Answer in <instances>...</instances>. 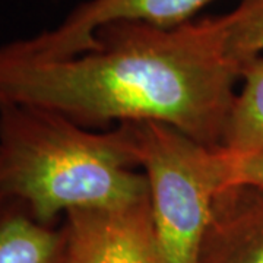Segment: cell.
I'll return each instance as SVG.
<instances>
[{"instance_id": "cell-5", "label": "cell", "mask_w": 263, "mask_h": 263, "mask_svg": "<svg viewBox=\"0 0 263 263\" xmlns=\"http://www.w3.org/2000/svg\"><path fill=\"white\" fill-rule=\"evenodd\" d=\"M215 0H88L56 28L31 38L27 47L48 57L73 56L94 46L95 31L111 22L130 21L158 28H176Z\"/></svg>"}, {"instance_id": "cell-9", "label": "cell", "mask_w": 263, "mask_h": 263, "mask_svg": "<svg viewBox=\"0 0 263 263\" xmlns=\"http://www.w3.org/2000/svg\"><path fill=\"white\" fill-rule=\"evenodd\" d=\"M227 54L241 67L254 57L263 56V0H241L222 16Z\"/></svg>"}, {"instance_id": "cell-4", "label": "cell", "mask_w": 263, "mask_h": 263, "mask_svg": "<svg viewBox=\"0 0 263 263\" xmlns=\"http://www.w3.org/2000/svg\"><path fill=\"white\" fill-rule=\"evenodd\" d=\"M62 226L67 263H162L149 199L111 209H73Z\"/></svg>"}, {"instance_id": "cell-1", "label": "cell", "mask_w": 263, "mask_h": 263, "mask_svg": "<svg viewBox=\"0 0 263 263\" xmlns=\"http://www.w3.org/2000/svg\"><path fill=\"white\" fill-rule=\"evenodd\" d=\"M237 82L222 16L168 29L111 22L89 50L66 57L38 54L22 40L0 46V105L41 108L86 129L160 122L218 148Z\"/></svg>"}, {"instance_id": "cell-8", "label": "cell", "mask_w": 263, "mask_h": 263, "mask_svg": "<svg viewBox=\"0 0 263 263\" xmlns=\"http://www.w3.org/2000/svg\"><path fill=\"white\" fill-rule=\"evenodd\" d=\"M240 81L221 142L230 154L263 149V56L241 65Z\"/></svg>"}, {"instance_id": "cell-2", "label": "cell", "mask_w": 263, "mask_h": 263, "mask_svg": "<svg viewBox=\"0 0 263 263\" xmlns=\"http://www.w3.org/2000/svg\"><path fill=\"white\" fill-rule=\"evenodd\" d=\"M130 123L91 132L41 108L0 105V203L44 226L73 209H111L149 199Z\"/></svg>"}, {"instance_id": "cell-6", "label": "cell", "mask_w": 263, "mask_h": 263, "mask_svg": "<svg viewBox=\"0 0 263 263\" xmlns=\"http://www.w3.org/2000/svg\"><path fill=\"white\" fill-rule=\"evenodd\" d=\"M197 263H263V189L231 184L216 193Z\"/></svg>"}, {"instance_id": "cell-3", "label": "cell", "mask_w": 263, "mask_h": 263, "mask_svg": "<svg viewBox=\"0 0 263 263\" xmlns=\"http://www.w3.org/2000/svg\"><path fill=\"white\" fill-rule=\"evenodd\" d=\"M130 126L149 186L161 262L197 263L216 193L226 187L222 148L202 145L165 123Z\"/></svg>"}, {"instance_id": "cell-7", "label": "cell", "mask_w": 263, "mask_h": 263, "mask_svg": "<svg viewBox=\"0 0 263 263\" xmlns=\"http://www.w3.org/2000/svg\"><path fill=\"white\" fill-rule=\"evenodd\" d=\"M0 263H67L63 226H44L13 203H0Z\"/></svg>"}, {"instance_id": "cell-10", "label": "cell", "mask_w": 263, "mask_h": 263, "mask_svg": "<svg viewBox=\"0 0 263 263\" xmlns=\"http://www.w3.org/2000/svg\"><path fill=\"white\" fill-rule=\"evenodd\" d=\"M224 152L226 186L243 184L263 189V149L249 154Z\"/></svg>"}]
</instances>
